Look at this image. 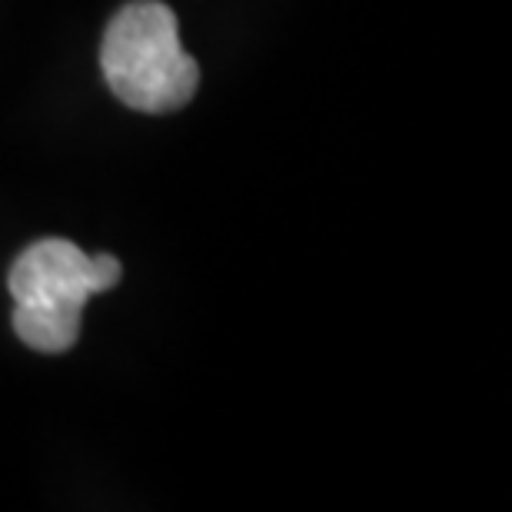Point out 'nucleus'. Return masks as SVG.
<instances>
[{"label": "nucleus", "mask_w": 512, "mask_h": 512, "mask_svg": "<svg viewBox=\"0 0 512 512\" xmlns=\"http://www.w3.org/2000/svg\"><path fill=\"white\" fill-rule=\"evenodd\" d=\"M124 276L117 256H87L77 243L47 237L30 243L10 266L14 333L37 353H67L80 336L90 296L114 290Z\"/></svg>", "instance_id": "f257e3e1"}, {"label": "nucleus", "mask_w": 512, "mask_h": 512, "mask_svg": "<svg viewBox=\"0 0 512 512\" xmlns=\"http://www.w3.org/2000/svg\"><path fill=\"white\" fill-rule=\"evenodd\" d=\"M100 70L120 104L140 114H173L200 87V67L180 44L177 14L160 0H130L107 24Z\"/></svg>", "instance_id": "f03ea898"}]
</instances>
